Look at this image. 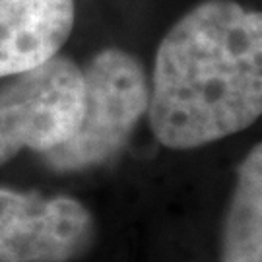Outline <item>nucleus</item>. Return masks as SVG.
<instances>
[{
    "label": "nucleus",
    "mask_w": 262,
    "mask_h": 262,
    "mask_svg": "<svg viewBox=\"0 0 262 262\" xmlns=\"http://www.w3.org/2000/svg\"><path fill=\"white\" fill-rule=\"evenodd\" d=\"M262 113V14L200 0L159 41L148 121L159 144L192 150L247 130Z\"/></svg>",
    "instance_id": "f257e3e1"
},
{
    "label": "nucleus",
    "mask_w": 262,
    "mask_h": 262,
    "mask_svg": "<svg viewBox=\"0 0 262 262\" xmlns=\"http://www.w3.org/2000/svg\"><path fill=\"white\" fill-rule=\"evenodd\" d=\"M84 111L74 134L43 154L49 167L78 171L111 159L128 142L150 103V78L134 55L99 51L82 68Z\"/></svg>",
    "instance_id": "f03ea898"
},
{
    "label": "nucleus",
    "mask_w": 262,
    "mask_h": 262,
    "mask_svg": "<svg viewBox=\"0 0 262 262\" xmlns=\"http://www.w3.org/2000/svg\"><path fill=\"white\" fill-rule=\"evenodd\" d=\"M84 111L82 68L56 55L0 85V165L24 150L45 151L74 134Z\"/></svg>",
    "instance_id": "7ed1b4c3"
},
{
    "label": "nucleus",
    "mask_w": 262,
    "mask_h": 262,
    "mask_svg": "<svg viewBox=\"0 0 262 262\" xmlns=\"http://www.w3.org/2000/svg\"><path fill=\"white\" fill-rule=\"evenodd\" d=\"M94 237V215L80 200L0 188V262H72Z\"/></svg>",
    "instance_id": "20e7f679"
},
{
    "label": "nucleus",
    "mask_w": 262,
    "mask_h": 262,
    "mask_svg": "<svg viewBox=\"0 0 262 262\" xmlns=\"http://www.w3.org/2000/svg\"><path fill=\"white\" fill-rule=\"evenodd\" d=\"M76 21V0H0V78L55 58Z\"/></svg>",
    "instance_id": "39448f33"
},
{
    "label": "nucleus",
    "mask_w": 262,
    "mask_h": 262,
    "mask_svg": "<svg viewBox=\"0 0 262 262\" xmlns=\"http://www.w3.org/2000/svg\"><path fill=\"white\" fill-rule=\"evenodd\" d=\"M222 262H262V148L256 144L237 171L225 215Z\"/></svg>",
    "instance_id": "423d86ee"
}]
</instances>
